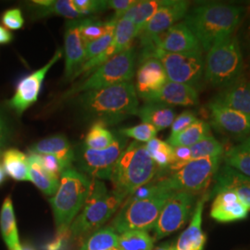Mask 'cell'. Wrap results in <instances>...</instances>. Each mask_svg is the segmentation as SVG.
<instances>
[{"label": "cell", "mask_w": 250, "mask_h": 250, "mask_svg": "<svg viewBox=\"0 0 250 250\" xmlns=\"http://www.w3.org/2000/svg\"><path fill=\"white\" fill-rule=\"evenodd\" d=\"M245 12L241 5L202 2L188 11L185 22L197 37L202 51H208L216 43L233 36Z\"/></svg>", "instance_id": "1"}, {"label": "cell", "mask_w": 250, "mask_h": 250, "mask_svg": "<svg viewBox=\"0 0 250 250\" xmlns=\"http://www.w3.org/2000/svg\"><path fill=\"white\" fill-rule=\"evenodd\" d=\"M77 102L85 113L104 125L118 124L136 115L139 108L136 90L131 81L83 93Z\"/></svg>", "instance_id": "2"}, {"label": "cell", "mask_w": 250, "mask_h": 250, "mask_svg": "<svg viewBox=\"0 0 250 250\" xmlns=\"http://www.w3.org/2000/svg\"><path fill=\"white\" fill-rule=\"evenodd\" d=\"M158 165L146 148V145L133 141L121 155L110 181L113 192L122 198H128L138 188L150 183L157 175Z\"/></svg>", "instance_id": "3"}, {"label": "cell", "mask_w": 250, "mask_h": 250, "mask_svg": "<svg viewBox=\"0 0 250 250\" xmlns=\"http://www.w3.org/2000/svg\"><path fill=\"white\" fill-rule=\"evenodd\" d=\"M158 189L151 196L133 199L128 197L111 222V227L120 235L132 231L153 230L167 200L174 193L166 188L161 179L157 180Z\"/></svg>", "instance_id": "4"}, {"label": "cell", "mask_w": 250, "mask_h": 250, "mask_svg": "<svg viewBox=\"0 0 250 250\" xmlns=\"http://www.w3.org/2000/svg\"><path fill=\"white\" fill-rule=\"evenodd\" d=\"M244 58L236 36H230L216 43L207 51L204 78L213 87L224 90L241 80Z\"/></svg>", "instance_id": "5"}, {"label": "cell", "mask_w": 250, "mask_h": 250, "mask_svg": "<svg viewBox=\"0 0 250 250\" xmlns=\"http://www.w3.org/2000/svg\"><path fill=\"white\" fill-rule=\"evenodd\" d=\"M90 184L89 179L75 169L63 170L59 189L49 200L53 209L57 233L70 232L71 224L85 202Z\"/></svg>", "instance_id": "6"}, {"label": "cell", "mask_w": 250, "mask_h": 250, "mask_svg": "<svg viewBox=\"0 0 250 250\" xmlns=\"http://www.w3.org/2000/svg\"><path fill=\"white\" fill-rule=\"evenodd\" d=\"M124 200L115 192L108 191L103 182L91 181L89 192L82 211L70 226L71 236L80 238L98 230L115 214Z\"/></svg>", "instance_id": "7"}, {"label": "cell", "mask_w": 250, "mask_h": 250, "mask_svg": "<svg viewBox=\"0 0 250 250\" xmlns=\"http://www.w3.org/2000/svg\"><path fill=\"white\" fill-rule=\"evenodd\" d=\"M136 52L134 46H130L124 52L118 54L100 65L89 76L74 85L68 92V96L101 89L117 83L129 82L134 75Z\"/></svg>", "instance_id": "8"}, {"label": "cell", "mask_w": 250, "mask_h": 250, "mask_svg": "<svg viewBox=\"0 0 250 250\" xmlns=\"http://www.w3.org/2000/svg\"><path fill=\"white\" fill-rule=\"evenodd\" d=\"M146 58H155L161 62L170 82L196 88L204 76L202 52L170 53L158 48L144 47L140 60Z\"/></svg>", "instance_id": "9"}, {"label": "cell", "mask_w": 250, "mask_h": 250, "mask_svg": "<svg viewBox=\"0 0 250 250\" xmlns=\"http://www.w3.org/2000/svg\"><path fill=\"white\" fill-rule=\"evenodd\" d=\"M222 157L189 161L170 175L161 178L163 185L173 192L185 191L197 194L208 187L220 168Z\"/></svg>", "instance_id": "10"}, {"label": "cell", "mask_w": 250, "mask_h": 250, "mask_svg": "<svg viewBox=\"0 0 250 250\" xmlns=\"http://www.w3.org/2000/svg\"><path fill=\"white\" fill-rule=\"evenodd\" d=\"M127 137L119 134L113 143L104 149H92L82 146L77 156L81 170L98 179L110 180L115 165L127 146Z\"/></svg>", "instance_id": "11"}, {"label": "cell", "mask_w": 250, "mask_h": 250, "mask_svg": "<svg viewBox=\"0 0 250 250\" xmlns=\"http://www.w3.org/2000/svg\"><path fill=\"white\" fill-rule=\"evenodd\" d=\"M196 199L197 194L174 192L165 203L153 228L154 241L168 236L184 226L191 215Z\"/></svg>", "instance_id": "12"}, {"label": "cell", "mask_w": 250, "mask_h": 250, "mask_svg": "<svg viewBox=\"0 0 250 250\" xmlns=\"http://www.w3.org/2000/svg\"><path fill=\"white\" fill-rule=\"evenodd\" d=\"M144 47L158 48L170 53L202 52L200 43L185 21H180L160 36L153 38Z\"/></svg>", "instance_id": "13"}, {"label": "cell", "mask_w": 250, "mask_h": 250, "mask_svg": "<svg viewBox=\"0 0 250 250\" xmlns=\"http://www.w3.org/2000/svg\"><path fill=\"white\" fill-rule=\"evenodd\" d=\"M190 2L185 0H168L144 27L137 37L142 46L149 43L153 38L160 36L169 28L185 18L189 11Z\"/></svg>", "instance_id": "14"}, {"label": "cell", "mask_w": 250, "mask_h": 250, "mask_svg": "<svg viewBox=\"0 0 250 250\" xmlns=\"http://www.w3.org/2000/svg\"><path fill=\"white\" fill-rule=\"evenodd\" d=\"M211 123L215 128L232 137L250 134V117L213 99L208 105Z\"/></svg>", "instance_id": "15"}, {"label": "cell", "mask_w": 250, "mask_h": 250, "mask_svg": "<svg viewBox=\"0 0 250 250\" xmlns=\"http://www.w3.org/2000/svg\"><path fill=\"white\" fill-rule=\"evenodd\" d=\"M62 50L57 51L53 58L44 67L28 75L19 83L15 95L9 100V107L14 109L19 115L22 114L28 107L37 101L46 72L62 58Z\"/></svg>", "instance_id": "16"}, {"label": "cell", "mask_w": 250, "mask_h": 250, "mask_svg": "<svg viewBox=\"0 0 250 250\" xmlns=\"http://www.w3.org/2000/svg\"><path fill=\"white\" fill-rule=\"evenodd\" d=\"M168 82L167 74L161 62L155 58L139 61L136 72V94L146 101Z\"/></svg>", "instance_id": "17"}, {"label": "cell", "mask_w": 250, "mask_h": 250, "mask_svg": "<svg viewBox=\"0 0 250 250\" xmlns=\"http://www.w3.org/2000/svg\"><path fill=\"white\" fill-rule=\"evenodd\" d=\"M65 77L72 79L84 62L85 48L80 35V20H72L65 27Z\"/></svg>", "instance_id": "18"}, {"label": "cell", "mask_w": 250, "mask_h": 250, "mask_svg": "<svg viewBox=\"0 0 250 250\" xmlns=\"http://www.w3.org/2000/svg\"><path fill=\"white\" fill-rule=\"evenodd\" d=\"M223 191H232L239 200L250 208V178L224 164L215 175V186L211 195Z\"/></svg>", "instance_id": "19"}, {"label": "cell", "mask_w": 250, "mask_h": 250, "mask_svg": "<svg viewBox=\"0 0 250 250\" xmlns=\"http://www.w3.org/2000/svg\"><path fill=\"white\" fill-rule=\"evenodd\" d=\"M250 208L239 200L232 191H223L216 195L210 209V217L220 223L244 220Z\"/></svg>", "instance_id": "20"}, {"label": "cell", "mask_w": 250, "mask_h": 250, "mask_svg": "<svg viewBox=\"0 0 250 250\" xmlns=\"http://www.w3.org/2000/svg\"><path fill=\"white\" fill-rule=\"evenodd\" d=\"M146 102H158L169 106H196L198 104V94L196 88L168 81L161 89L156 92Z\"/></svg>", "instance_id": "21"}, {"label": "cell", "mask_w": 250, "mask_h": 250, "mask_svg": "<svg viewBox=\"0 0 250 250\" xmlns=\"http://www.w3.org/2000/svg\"><path fill=\"white\" fill-rule=\"evenodd\" d=\"M207 197L204 195L197 201L191 223L179 236L173 250H203L204 249L207 237L202 230V214Z\"/></svg>", "instance_id": "22"}, {"label": "cell", "mask_w": 250, "mask_h": 250, "mask_svg": "<svg viewBox=\"0 0 250 250\" xmlns=\"http://www.w3.org/2000/svg\"><path fill=\"white\" fill-rule=\"evenodd\" d=\"M31 154L52 155L62 164L64 170L71 168L75 161V153L68 138L63 134H56L40 140L30 148Z\"/></svg>", "instance_id": "23"}, {"label": "cell", "mask_w": 250, "mask_h": 250, "mask_svg": "<svg viewBox=\"0 0 250 250\" xmlns=\"http://www.w3.org/2000/svg\"><path fill=\"white\" fill-rule=\"evenodd\" d=\"M136 115L143 123L153 125L158 131L171 126L176 116L171 106L158 102H146L138 108Z\"/></svg>", "instance_id": "24"}, {"label": "cell", "mask_w": 250, "mask_h": 250, "mask_svg": "<svg viewBox=\"0 0 250 250\" xmlns=\"http://www.w3.org/2000/svg\"><path fill=\"white\" fill-rule=\"evenodd\" d=\"M214 99L250 117V81H238Z\"/></svg>", "instance_id": "25"}, {"label": "cell", "mask_w": 250, "mask_h": 250, "mask_svg": "<svg viewBox=\"0 0 250 250\" xmlns=\"http://www.w3.org/2000/svg\"><path fill=\"white\" fill-rule=\"evenodd\" d=\"M168 0H142L136 1L134 5L128 9L122 18L127 19L134 23L138 35L143 30L144 27L155 15V13L167 3Z\"/></svg>", "instance_id": "26"}, {"label": "cell", "mask_w": 250, "mask_h": 250, "mask_svg": "<svg viewBox=\"0 0 250 250\" xmlns=\"http://www.w3.org/2000/svg\"><path fill=\"white\" fill-rule=\"evenodd\" d=\"M29 162V178L47 196H53L60 187V179L54 177L43 168L36 154H31L28 157Z\"/></svg>", "instance_id": "27"}, {"label": "cell", "mask_w": 250, "mask_h": 250, "mask_svg": "<svg viewBox=\"0 0 250 250\" xmlns=\"http://www.w3.org/2000/svg\"><path fill=\"white\" fill-rule=\"evenodd\" d=\"M0 228L3 238L9 250H18L21 246L19 241L18 231L12 200L7 197L3 202L0 212Z\"/></svg>", "instance_id": "28"}, {"label": "cell", "mask_w": 250, "mask_h": 250, "mask_svg": "<svg viewBox=\"0 0 250 250\" xmlns=\"http://www.w3.org/2000/svg\"><path fill=\"white\" fill-rule=\"evenodd\" d=\"M210 134V126L202 120H197L193 125L177 134H170L167 143L171 146L191 147Z\"/></svg>", "instance_id": "29"}, {"label": "cell", "mask_w": 250, "mask_h": 250, "mask_svg": "<svg viewBox=\"0 0 250 250\" xmlns=\"http://www.w3.org/2000/svg\"><path fill=\"white\" fill-rule=\"evenodd\" d=\"M3 168L8 175L17 181H30L28 157L18 149L10 148L5 151Z\"/></svg>", "instance_id": "30"}, {"label": "cell", "mask_w": 250, "mask_h": 250, "mask_svg": "<svg viewBox=\"0 0 250 250\" xmlns=\"http://www.w3.org/2000/svg\"><path fill=\"white\" fill-rule=\"evenodd\" d=\"M224 164L250 178V137L224 154Z\"/></svg>", "instance_id": "31"}, {"label": "cell", "mask_w": 250, "mask_h": 250, "mask_svg": "<svg viewBox=\"0 0 250 250\" xmlns=\"http://www.w3.org/2000/svg\"><path fill=\"white\" fill-rule=\"evenodd\" d=\"M119 234L111 227L100 229L89 236L80 250H110L118 248Z\"/></svg>", "instance_id": "32"}, {"label": "cell", "mask_w": 250, "mask_h": 250, "mask_svg": "<svg viewBox=\"0 0 250 250\" xmlns=\"http://www.w3.org/2000/svg\"><path fill=\"white\" fill-rule=\"evenodd\" d=\"M154 239L148 232L132 231L119 235V250H153Z\"/></svg>", "instance_id": "33"}, {"label": "cell", "mask_w": 250, "mask_h": 250, "mask_svg": "<svg viewBox=\"0 0 250 250\" xmlns=\"http://www.w3.org/2000/svg\"><path fill=\"white\" fill-rule=\"evenodd\" d=\"M190 150L192 161H194L205 158L222 157L224 154V146L213 135L209 134L198 143L191 146Z\"/></svg>", "instance_id": "34"}, {"label": "cell", "mask_w": 250, "mask_h": 250, "mask_svg": "<svg viewBox=\"0 0 250 250\" xmlns=\"http://www.w3.org/2000/svg\"><path fill=\"white\" fill-rule=\"evenodd\" d=\"M152 160L161 169H168L172 163V146L159 138H153L146 144Z\"/></svg>", "instance_id": "35"}, {"label": "cell", "mask_w": 250, "mask_h": 250, "mask_svg": "<svg viewBox=\"0 0 250 250\" xmlns=\"http://www.w3.org/2000/svg\"><path fill=\"white\" fill-rule=\"evenodd\" d=\"M115 136L105 125L96 123L91 126L86 134L84 146L92 149H104L113 143Z\"/></svg>", "instance_id": "36"}, {"label": "cell", "mask_w": 250, "mask_h": 250, "mask_svg": "<svg viewBox=\"0 0 250 250\" xmlns=\"http://www.w3.org/2000/svg\"><path fill=\"white\" fill-rule=\"evenodd\" d=\"M39 17L45 18L50 15H59L72 20H83V16L78 13L72 5V0H57L47 7H40L37 10Z\"/></svg>", "instance_id": "37"}, {"label": "cell", "mask_w": 250, "mask_h": 250, "mask_svg": "<svg viewBox=\"0 0 250 250\" xmlns=\"http://www.w3.org/2000/svg\"><path fill=\"white\" fill-rule=\"evenodd\" d=\"M117 21H118L115 18L109 20V25H108L106 34L104 36H101L99 39L92 41L84 45V48H85L84 62H89L90 60L103 53L111 44V42L113 40V36H114Z\"/></svg>", "instance_id": "38"}, {"label": "cell", "mask_w": 250, "mask_h": 250, "mask_svg": "<svg viewBox=\"0 0 250 250\" xmlns=\"http://www.w3.org/2000/svg\"><path fill=\"white\" fill-rule=\"evenodd\" d=\"M109 25V21L102 22L96 18L80 20V35L83 45L95 41L104 36Z\"/></svg>", "instance_id": "39"}, {"label": "cell", "mask_w": 250, "mask_h": 250, "mask_svg": "<svg viewBox=\"0 0 250 250\" xmlns=\"http://www.w3.org/2000/svg\"><path fill=\"white\" fill-rule=\"evenodd\" d=\"M158 130L153 125L142 123L140 125H135L133 127L123 128L119 131V134L125 137L134 138L137 142H148L156 137Z\"/></svg>", "instance_id": "40"}, {"label": "cell", "mask_w": 250, "mask_h": 250, "mask_svg": "<svg viewBox=\"0 0 250 250\" xmlns=\"http://www.w3.org/2000/svg\"><path fill=\"white\" fill-rule=\"evenodd\" d=\"M72 5L75 10L83 17L107 9V1L102 0H72Z\"/></svg>", "instance_id": "41"}, {"label": "cell", "mask_w": 250, "mask_h": 250, "mask_svg": "<svg viewBox=\"0 0 250 250\" xmlns=\"http://www.w3.org/2000/svg\"><path fill=\"white\" fill-rule=\"evenodd\" d=\"M36 155L40 164L47 172H49L56 178H61V175L64 170L61 161L52 155H38V154Z\"/></svg>", "instance_id": "42"}, {"label": "cell", "mask_w": 250, "mask_h": 250, "mask_svg": "<svg viewBox=\"0 0 250 250\" xmlns=\"http://www.w3.org/2000/svg\"><path fill=\"white\" fill-rule=\"evenodd\" d=\"M197 115L191 110H185L179 116L175 117L171 125V134H177L185 130L188 126L193 125L197 121Z\"/></svg>", "instance_id": "43"}, {"label": "cell", "mask_w": 250, "mask_h": 250, "mask_svg": "<svg viewBox=\"0 0 250 250\" xmlns=\"http://www.w3.org/2000/svg\"><path fill=\"white\" fill-rule=\"evenodd\" d=\"M2 22L5 26L11 30L21 29L24 23L21 9H11L7 10L2 17Z\"/></svg>", "instance_id": "44"}, {"label": "cell", "mask_w": 250, "mask_h": 250, "mask_svg": "<svg viewBox=\"0 0 250 250\" xmlns=\"http://www.w3.org/2000/svg\"><path fill=\"white\" fill-rule=\"evenodd\" d=\"M136 0H109L107 1V9H114L115 15L113 18L116 19L117 21L123 17L125 12L130 9Z\"/></svg>", "instance_id": "45"}, {"label": "cell", "mask_w": 250, "mask_h": 250, "mask_svg": "<svg viewBox=\"0 0 250 250\" xmlns=\"http://www.w3.org/2000/svg\"><path fill=\"white\" fill-rule=\"evenodd\" d=\"M71 236L69 233H57V237L53 241L50 242L46 246V250H61L63 248V244Z\"/></svg>", "instance_id": "46"}, {"label": "cell", "mask_w": 250, "mask_h": 250, "mask_svg": "<svg viewBox=\"0 0 250 250\" xmlns=\"http://www.w3.org/2000/svg\"><path fill=\"white\" fill-rule=\"evenodd\" d=\"M243 37H244L243 39H244L245 48L250 57V20L245 26L244 32H243Z\"/></svg>", "instance_id": "47"}, {"label": "cell", "mask_w": 250, "mask_h": 250, "mask_svg": "<svg viewBox=\"0 0 250 250\" xmlns=\"http://www.w3.org/2000/svg\"><path fill=\"white\" fill-rule=\"evenodd\" d=\"M12 40V35L5 27L0 25V45L8 44Z\"/></svg>", "instance_id": "48"}, {"label": "cell", "mask_w": 250, "mask_h": 250, "mask_svg": "<svg viewBox=\"0 0 250 250\" xmlns=\"http://www.w3.org/2000/svg\"><path fill=\"white\" fill-rule=\"evenodd\" d=\"M6 133H7V127H6L5 121H4L3 117L0 115V147L4 142V139L6 137Z\"/></svg>", "instance_id": "49"}, {"label": "cell", "mask_w": 250, "mask_h": 250, "mask_svg": "<svg viewBox=\"0 0 250 250\" xmlns=\"http://www.w3.org/2000/svg\"><path fill=\"white\" fill-rule=\"evenodd\" d=\"M153 250H173V248H171L169 245L165 244V245H162V246L153 249Z\"/></svg>", "instance_id": "50"}, {"label": "cell", "mask_w": 250, "mask_h": 250, "mask_svg": "<svg viewBox=\"0 0 250 250\" xmlns=\"http://www.w3.org/2000/svg\"><path fill=\"white\" fill-rule=\"evenodd\" d=\"M5 177H6V172H5V170H4V168L0 166V185L4 182Z\"/></svg>", "instance_id": "51"}, {"label": "cell", "mask_w": 250, "mask_h": 250, "mask_svg": "<svg viewBox=\"0 0 250 250\" xmlns=\"http://www.w3.org/2000/svg\"><path fill=\"white\" fill-rule=\"evenodd\" d=\"M18 250H35L33 248H31V247H29V246H21Z\"/></svg>", "instance_id": "52"}]
</instances>
